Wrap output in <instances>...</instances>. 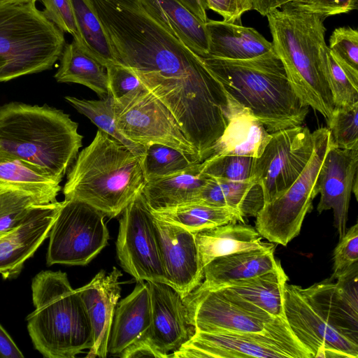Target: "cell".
Instances as JSON below:
<instances>
[{"label": "cell", "mask_w": 358, "mask_h": 358, "mask_svg": "<svg viewBox=\"0 0 358 358\" xmlns=\"http://www.w3.org/2000/svg\"><path fill=\"white\" fill-rule=\"evenodd\" d=\"M202 59L227 93L248 108L269 133L303 123L309 106L295 94L273 49L245 60Z\"/></svg>", "instance_id": "cell-1"}, {"label": "cell", "mask_w": 358, "mask_h": 358, "mask_svg": "<svg viewBox=\"0 0 358 358\" xmlns=\"http://www.w3.org/2000/svg\"><path fill=\"white\" fill-rule=\"evenodd\" d=\"M145 183L142 157L99 129L69 169L63 193L65 199L82 201L113 218Z\"/></svg>", "instance_id": "cell-2"}, {"label": "cell", "mask_w": 358, "mask_h": 358, "mask_svg": "<svg viewBox=\"0 0 358 358\" xmlns=\"http://www.w3.org/2000/svg\"><path fill=\"white\" fill-rule=\"evenodd\" d=\"M78 123L45 104L0 106V147L62 181L82 147Z\"/></svg>", "instance_id": "cell-3"}, {"label": "cell", "mask_w": 358, "mask_h": 358, "mask_svg": "<svg viewBox=\"0 0 358 358\" xmlns=\"http://www.w3.org/2000/svg\"><path fill=\"white\" fill-rule=\"evenodd\" d=\"M273 49L302 103L327 120L335 108L322 66L327 45L326 17L288 9H275L266 16Z\"/></svg>", "instance_id": "cell-4"}, {"label": "cell", "mask_w": 358, "mask_h": 358, "mask_svg": "<svg viewBox=\"0 0 358 358\" xmlns=\"http://www.w3.org/2000/svg\"><path fill=\"white\" fill-rule=\"evenodd\" d=\"M31 288L35 310L27 322L34 348L47 358H73L90 349V318L67 274L42 271L32 279Z\"/></svg>", "instance_id": "cell-5"}, {"label": "cell", "mask_w": 358, "mask_h": 358, "mask_svg": "<svg viewBox=\"0 0 358 358\" xmlns=\"http://www.w3.org/2000/svg\"><path fill=\"white\" fill-rule=\"evenodd\" d=\"M35 4L0 0V82L51 69L61 57L64 32Z\"/></svg>", "instance_id": "cell-6"}, {"label": "cell", "mask_w": 358, "mask_h": 358, "mask_svg": "<svg viewBox=\"0 0 358 358\" xmlns=\"http://www.w3.org/2000/svg\"><path fill=\"white\" fill-rule=\"evenodd\" d=\"M314 133L313 152L301 173L282 194L265 203L255 217V229L271 243L286 246L299 234L305 216L318 194L317 177L333 143L327 127Z\"/></svg>", "instance_id": "cell-7"}, {"label": "cell", "mask_w": 358, "mask_h": 358, "mask_svg": "<svg viewBox=\"0 0 358 358\" xmlns=\"http://www.w3.org/2000/svg\"><path fill=\"white\" fill-rule=\"evenodd\" d=\"M184 299L189 321L196 331L262 334L278 342L292 358L312 357L284 319L264 322L234 303L219 289H195Z\"/></svg>", "instance_id": "cell-8"}, {"label": "cell", "mask_w": 358, "mask_h": 358, "mask_svg": "<svg viewBox=\"0 0 358 358\" xmlns=\"http://www.w3.org/2000/svg\"><path fill=\"white\" fill-rule=\"evenodd\" d=\"M105 217L85 202L64 199L49 234L47 265L89 264L108 245Z\"/></svg>", "instance_id": "cell-9"}, {"label": "cell", "mask_w": 358, "mask_h": 358, "mask_svg": "<svg viewBox=\"0 0 358 358\" xmlns=\"http://www.w3.org/2000/svg\"><path fill=\"white\" fill-rule=\"evenodd\" d=\"M113 110L118 130L129 141L145 148L162 144L199 158L171 113L143 85L113 99Z\"/></svg>", "instance_id": "cell-10"}, {"label": "cell", "mask_w": 358, "mask_h": 358, "mask_svg": "<svg viewBox=\"0 0 358 358\" xmlns=\"http://www.w3.org/2000/svg\"><path fill=\"white\" fill-rule=\"evenodd\" d=\"M121 214L115 244L122 268L137 282L167 284L154 216L143 192Z\"/></svg>", "instance_id": "cell-11"}, {"label": "cell", "mask_w": 358, "mask_h": 358, "mask_svg": "<svg viewBox=\"0 0 358 358\" xmlns=\"http://www.w3.org/2000/svg\"><path fill=\"white\" fill-rule=\"evenodd\" d=\"M315 133L298 126L271 133L261 156L254 159L250 179L262 187L264 203L282 194L301 173L313 152Z\"/></svg>", "instance_id": "cell-12"}, {"label": "cell", "mask_w": 358, "mask_h": 358, "mask_svg": "<svg viewBox=\"0 0 358 358\" xmlns=\"http://www.w3.org/2000/svg\"><path fill=\"white\" fill-rule=\"evenodd\" d=\"M283 306L291 331L313 358L358 357V343L329 324L303 296L299 286L285 285Z\"/></svg>", "instance_id": "cell-13"}, {"label": "cell", "mask_w": 358, "mask_h": 358, "mask_svg": "<svg viewBox=\"0 0 358 358\" xmlns=\"http://www.w3.org/2000/svg\"><path fill=\"white\" fill-rule=\"evenodd\" d=\"M147 282L151 324L146 336L136 343L148 345L155 357L167 358L169 352L178 350L191 338L195 328L189 321L185 299L177 291L166 283Z\"/></svg>", "instance_id": "cell-14"}, {"label": "cell", "mask_w": 358, "mask_h": 358, "mask_svg": "<svg viewBox=\"0 0 358 358\" xmlns=\"http://www.w3.org/2000/svg\"><path fill=\"white\" fill-rule=\"evenodd\" d=\"M358 148L341 149L333 144L320 169L317 187L320 194L319 213L333 210L334 225L339 240L346 231L352 192L357 199Z\"/></svg>", "instance_id": "cell-15"}, {"label": "cell", "mask_w": 358, "mask_h": 358, "mask_svg": "<svg viewBox=\"0 0 358 358\" xmlns=\"http://www.w3.org/2000/svg\"><path fill=\"white\" fill-rule=\"evenodd\" d=\"M169 357L292 358L278 342L262 334L196 330L189 341Z\"/></svg>", "instance_id": "cell-16"}, {"label": "cell", "mask_w": 358, "mask_h": 358, "mask_svg": "<svg viewBox=\"0 0 358 358\" xmlns=\"http://www.w3.org/2000/svg\"><path fill=\"white\" fill-rule=\"evenodd\" d=\"M154 222L167 284L185 299L203 279L195 234L155 217Z\"/></svg>", "instance_id": "cell-17"}, {"label": "cell", "mask_w": 358, "mask_h": 358, "mask_svg": "<svg viewBox=\"0 0 358 358\" xmlns=\"http://www.w3.org/2000/svg\"><path fill=\"white\" fill-rule=\"evenodd\" d=\"M62 202L36 205L17 227L0 236V274L3 278L19 275L24 262L49 236Z\"/></svg>", "instance_id": "cell-18"}, {"label": "cell", "mask_w": 358, "mask_h": 358, "mask_svg": "<svg viewBox=\"0 0 358 358\" xmlns=\"http://www.w3.org/2000/svg\"><path fill=\"white\" fill-rule=\"evenodd\" d=\"M122 273L113 267L107 273L101 270L83 287L77 289L90 318L92 343L88 358H105L115 307L120 297L119 278Z\"/></svg>", "instance_id": "cell-19"}, {"label": "cell", "mask_w": 358, "mask_h": 358, "mask_svg": "<svg viewBox=\"0 0 358 358\" xmlns=\"http://www.w3.org/2000/svg\"><path fill=\"white\" fill-rule=\"evenodd\" d=\"M287 280L280 262L271 271L215 289L251 315L269 323L277 318L285 320L283 290Z\"/></svg>", "instance_id": "cell-20"}, {"label": "cell", "mask_w": 358, "mask_h": 358, "mask_svg": "<svg viewBox=\"0 0 358 358\" xmlns=\"http://www.w3.org/2000/svg\"><path fill=\"white\" fill-rule=\"evenodd\" d=\"M227 96L229 108L227 127L222 136L209 149L204 160L229 155L259 157L271 138V133L248 108L239 104L228 94Z\"/></svg>", "instance_id": "cell-21"}, {"label": "cell", "mask_w": 358, "mask_h": 358, "mask_svg": "<svg viewBox=\"0 0 358 358\" xmlns=\"http://www.w3.org/2000/svg\"><path fill=\"white\" fill-rule=\"evenodd\" d=\"M275 245L217 257L203 267L204 280L197 289H215L255 278L274 270L280 263L275 258Z\"/></svg>", "instance_id": "cell-22"}, {"label": "cell", "mask_w": 358, "mask_h": 358, "mask_svg": "<svg viewBox=\"0 0 358 358\" xmlns=\"http://www.w3.org/2000/svg\"><path fill=\"white\" fill-rule=\"evenodd\" d=\"M151 324V302L148 282H138L127 296L115 307L108 354L120 356L129 346L143 338Z\"/></svg>", "instance_id": "cell-23"}, {"label": "cell", "mask_w": 358, "mask_h": 358, "mask_svg": "<svg viewBox=\"0 0 358 358\" xmlns=\"http://www.w3.org/2000/svg\"><path fill=\"white\" fill-rule=\"evenodd\" d=\"M205 24L208 36L206 57L245 60L264 55L273 49L272 43L254 28L244 27L242 24L209 19Z\"/></svg>", "instance_id": "cell-24"}, {"label": "cell", "mask_w": 358, "mask_h": 358, "mask_svg": "<svg viewBox=\"0 0 358 358\" xmlns=\"http://www.w3.org/2000/svg\"><path fill=\"white\" fill-rule=\"evenodd\" d=\"M203 162L182 171L148 180L143 194L151 210L194 203L209 176Z\"/></svg>", "instance_id": "cell-25"}, {"label": "cell", "mask_w": 358, "mask_h": 358, "mask_svg": "<svg viewBox=\"0 0 358 358\" xmlns=\"http://www.w3.org/2000/svg\"><path fill=\"white\" fill-rule=\"evenodd\" d=\"M299 291L314 310L332 327L358 343V308L343 296L336 283L327 279Z\"/></svg>", "instance_id": "cell-26"}, {"label": "cell", "mask_w": 358, "mask_h": 358, "mask_svg": "<svg viewBox=\"0 0 358 358\" xmlns=\"http://www.w3.org/2000/svg\"><path fill=\"white\" fill-rule=\"evenodd\" d=\"M194 234L203 268L217 257L259 249L268 243L262 241V236L255 227L241 222L217 226Z\"/></svg>", "instance_id": "cell-27"}, {"label": "cell", "mask_w": 358, "mask_h": 358, "mask_svg": "<svg viewBox=\"0 0 358 358\" xmlns=\"http://www.w3.org/2000/svg\"><path fill=\"white\" fill-rule=\"evenodd\" d=\"M196 202L229 207L245 218L256 217L264 205L261 186L252 179L243 181L208 177Z\"/></svg>", "instance_id": "cell-28"}, {"label": "cell", "mask_w": 358, "mask_h": 358, "mask_svg": "<svg viewBox=\"0 0 358 358\" xmlns=\"http://www.w3.org/2000/svg\"><path fill=\"white\" fill-rule=\"evenodd\" d=\"M60 182L0 147V187L31 194L48 203L56 201Z\"/></svg>", "instance_id": "cell-29"}, {"label": "cell", "mask_w": 358, "mask_h": 358, "mask_svg": "<svg viewBox=\"0 0 358 358\" xmlns=\"http://www.w3.org/2000/svg\"><path fill=\"white\" fill-rule=\"evenodd\" d=\"M59 67L54 77L58 83L85 85L100 98L110 94L106 69L75 41L64 45Z\"/></svg>", "instance_id": "cell-30"}, {"label": "cell", "mask_w": 358, "mask_h": 358, "mask_svg": "<svg viewBox=\"0 0 358 358\" xmlns=\"http://www.w3.org/2000/svg\"><path fill=\"white\" fill-rule=\"evenodd\" d=\"M151 210L156 218L193 233L229 223H245L244 217L234 208L199 202Z\"/></svg>", "instance_id": "cell-31"}, {"label": "cell", "mask_w": 358, "mask_h": 358, "mask_svg": "<svg viewBox=\"0 0 358 358\" xmlns=\"http://www.w3.org/2000/svg\"><path fill=\"white\" fill-rule=\"evenodd\" d=\"M78 34L75 40L103 66L118 63L90 0H71Z\"/></svg>", "instance_id": "cell-32"}, {"label": "cell", "mask_w": 358, "mask_h": 358, "mask_svg": "<svg viewBox=\"0 0 358 358\" xmlns=\"http://www.w3.org/2000/svg\"><path fill=\"white\" fill-rule=\"evenodd\" d=\"M167 19L183 43L195 54L206 57L208 36L206 24L178 0H148Z\"/></svg>", "instance_id": "cell-33"}, {"label": "cell", "mask_w": 358, "mask_h": 358, "mask_svg": "<svg viewBox=\"0 0 358 358\" xmlns=\"http://www.w3.org/2000/svg\"><path fill=\"white\" fill-rule=\"evenodd\" d=\"M80 113L88 117L99 130L105 132L119 143L124 145L135 155L143 157L145 148L123 136L117 129L113 110V98L109 94L98 100L78 99L74 96L65 97Z\"/></svg>", "instance_id": "cell-34"}, {"label": "cell", "mask_w": 358, "mask_h": 358, "mask_svg": "<svg viewBox=\"0 0 358 358\" xmlns=\"http://www.w3.org/2000/svg\"><path fill=\"white\" fill-rule=\"evenodd\" d=\"M322 66L334 106L346 107L358 102V71L338 59L328 47Z\"/></svg>", "instance_id": "cell-35"}, {"label": "cell", "mask_w": 358, "mask_h": 358, "mask_svg": "<svg viewBox=\"0 0 358 358\" xmlns=\"http://www.w3.org/2000/svg\"><path fill=\"white\" fill-rule=\"evenodd\" d=\"M199 157L162 144L145 148L142 164L146 182L174 174L201 163Z\"/></svg>", "instance_id": "cell-36"}, {"label": "cell", "mask_w": 358, "mask_h": 358, "mask_svg": "<svg viewBox=\"0 0 358 358\" xmlns=\"http://www.w3.org/2000/svg\"><path fill=\"white\" fill-rule=\"evenodd\" d=\"M42 203L38 198L24 192L9 189L0 193V233L17 227L36 205Z\"/></svg>", "instance_id": "cell-37"}, {"label": "cell", "mask_w": 358, "mask_h": 358, "mask_svg": "<svg viewBox=\"0 0 358 358\" xmlns=\"http://www.w3.org/2000/svg\"><path fill=\"white\" fill-rule=\"evenodd\" d=\"M327 123L335 147L358 148V102L350 106L335 107Z\"/></svg>", "instance_id": "cell-38"}, {"label": "cell", "mask_w": 358, "mask_h": 358, "mask_svg": "<svg viewBox=\"0 0 358 358\" xmlns=\"http://www.w3.org/2000/svg\"><path fill=\"white\" fill-rule=\"evenodd\" d=\"M254 159L252 157L229 155L203 161V173L209 177L235 181L250 179Z\"/></svg>", "instance_id": "cell-39"}, {"label": "cell", "mask_w": 358, "mask_h": 358, "mask_svg": "<svg viewBox=\"0 0 358 358\" xmlns=\"http://www.w3.org/2000/svg\"><path fill=\"white\" fill-rule=\"evenodd\" d=\"M333 274L331 280L337 279L358 265V224L346 230L335 248L333 254Z\"/></svg>", "instance_id": "cell-40"}, {"label": "cell", "mask_w": 358, "mask_h": 358, "mask_svg": "<svg viewBox=\"0 0 358 358\" xmlns=\"http://www.w3.org/2000/svg\"><path fill=\"white\" fill-rule=\"evenodd\" d=\"M327 45L341 61L358 71V31L350 27L335 29Z\"/></svg>", "instance_id": "cell-41"}, {"label": "cell", "mask_w": 358, "mask_h": 358, "mask_svg": "<svg viewBox=\"0 0 358 358\" xmlns=\"http://www.w3.org/2000/svg\"><path fill=\"white\" fill-rule=\"evenodd\" d=\"M281 9L322 15L326 17L357 8V0H289Z\"/></svg>", "instance_id": "cell-42"}, {"label": "cell", "mask_w": 358, "mask_h": 358, "mask_svg": "<svg viewBox=\"0 0 358 358\" xmlns=\"http://www.w3.org/2000/svg\"><path fill=\"white\" fill-rule=\"evenodd\" d=\"M44 6L43 14L62 31L78 38L71 0H37Z\"/></svg>", "instance_id": "cell-43"}, {"label": "cell", "mask_w": 358, "mask_h": 358, "mask_svg": "<svg viewBox=\"0 0 358 358\" xmlns=\"http://www.w3.org/2000/svg\"><path fill=\"white\" fill-rule=\"evenodd\" d=\"M106 69L109 93L114 99L123 96L143 85L131 69L120 63L110 64Z\"/></svg>", "instance_id": "cell-44"}, {"label": "cell", "mask_w": 358, "mask_h": 358, "mask_svg": "<svg viewBox=\"0 0 358 358\" xmlns=\"http://www.w3.org/2000/svg\"><path fill=\"white\" fill-rule=\"evenodd\" d=\"M208 8L218 13L223 20L242 24L241 17L247 11L252 10V0H206Z\"/></svg>", "instance_id": "cell-45"}, {"label": "cell", "mask_w": 358, "mask_h": 358, "mask_svg": "<svg viewBox=\"0 0 358 358\" xmlns=\"http://www.w3.org/2000/svg\"><path fill=\"white\" fill-rule=\"evenodd\" d=\"M24 355L0 324V358H22Z\"/></svg>", "instance_id": "cell-46"}, {"label": "cell", "mask_w": 358, "mask_h": 358, "mask_svg": "<svg viewBox=\"0 0 358 358\" xmlns=\"http://www.w3.org/2000/svg\"><path fill=\"white\" fill-rule=\"evenodd\" d=\"M252 10L257 11L260 15L266 17L275 9L281 8L289 0H252Z\"/></svg>", "instance_id": "cell-47"}, {"label": "cell", "mask_w": 358, "mask_h": 358, "mask_svg": "<svg viewBox=\"0 0 358 358\" xmlns=\"http://www.w3.org/2000/svg\"><path fill=\"white\" fill-rule=\"evenodd\" d=\"M196 17L206 23L208 20L206 10L208 8L206 0H178Z\"/></svg>", "instance_id": "cell-48"}, {"label": "cell", "mask_w": 358, "mask_h": 358, "mask_svg": "<svg viewBox=\"0 0 358 358\" xmlns=\"http://www.w3.org/2000/svg\"><path fill=\"white\" fill-rule=\"evenodd\" d=\"M10 2H16V3H29V2H36L37 0H5Z\"/></svg>", "instance_id": "cell-49"}, {"label": "cell", "mask_w": 358, "mask_h": 358, "mask_svg": "<svg viewBox=\"0 0 358 358\" xmlns=\"http://www.w3.org/2000/svg\"><path fill=\"white\" fill-rule=\"evenodd\" d=\"M4 64H5V63H4L3 60L1 58H0V71L4 66Z\"/></svg>", "instance_id": "cell-50"}, {"label": "cell", "mask_w": 358, "mask_h": 358, "mask_svg": "<svg viewBox=\"0 0 358 358\" xmlns=\"http://www.w3.org/2000/svg\"><path fill=\"white\" fill-rule=\"evenodd\" d=\"M6 190H9V189L0 187V193L3 192L4 191H6Z\"/></svg>", "instance_id": "cell-51"}, {"label": "cell", "mask_w": 358, "mask_h": 358, "mask_svg": "<svg viewBox=\"0 0 358 358\" xmlns=\"http://www.w3.org/2000/svg\"><path fill=\"white\" fill-rule=\"evenodd\" d=\"M1 234H2V233H0V236H1Z\"/></svg>", "instance_id": "cell-52"}]
</instances>
